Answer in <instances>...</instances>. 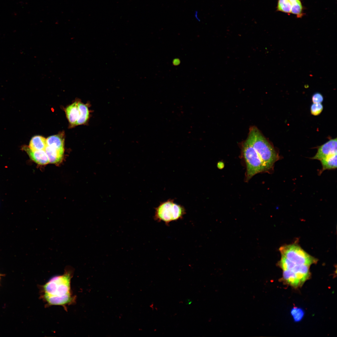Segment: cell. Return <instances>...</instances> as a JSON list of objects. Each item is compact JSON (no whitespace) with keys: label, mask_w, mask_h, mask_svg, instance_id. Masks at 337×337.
Returning a JSON list of instances; mask_svg holds the SVG:
<instances>
[{"label":"cell","mask_w":337,"mask_h":337,"mask_svg":"<svg viewBox=\"0 0 337 337\" xmlns=\"http://www.w3.org/2000/svg\"><path fill=\"white\" fill-rule=\"evenodd\" d=\"M198 10H196L194 12V17L195 19L199 22L200 21V20L199 18L198 17Z\"/></svg>","instance_id":"19"},{"label":"cell","mask_w":337,"mask_h":337,"mask_svg":"<svg viewBox=\"0 0 337 337\" xmlns=\"http://www.w3.org/2000/svg\"><path fill=\"white\" fill-rule=\"evenodd\" d=\"M242 155L246 166L245 179L247 182L256 174L265 172L263 164L257 153L246 140L242 145Z\"/></svg>","instance_id":"5"},{"label":"cell","mask_w":337,"mask_h":337,"mask_svg":"<svg viewBox=\"0 0 337 337\" xmlns=\"http://www.w3.org/2000/svg\"><path fill=\"white\" fill-rule=\"evenodd\" d=\"M79 111V116L76 125H81L86 123L90 116V111L88 106L81 102H78Z\"/></svg>","instance_id":"12"},{"label":"cell","mask_w":337,"mask_h":337,"mask_svg":"<svg viewBox=\"0 0 337 337\" xmlns=\"http://www.w3.org/2000/svg\"><path fill=\"white\" fill-rule=\"evenodd\" d=\"M291 314L295 322L300 321L303 318L304 312L301 309L298 307L293 308L291 311Z\"/></svg>","instance_id":"15"},{"label":"cell","mask_w":337,"mask_h":337,"mask_svg":"<svg viewBox=\"0 0 337 337\" xmlns=\"http://www.w3.org/2000/svg\"><path fill=\"white\" fill-rule=\"evenodd\" d=\"M45 150L48 157L49 163L56 164L62 160L64 149H58L47 146Z\"/></svg>","instance_id":"8"},{"label":"cell","mask_w":337,"mask_h":337,"mask_svg":"<svg viewBox=\"0 0 337 337\" xmlns=\"http://www.w3.org/2000/svg\"><path fill=\"white\" fill-rule=\"evenodd\" d=\"M323 109V106L321 103H313L310 108L311 114L316 116L319 115L322 112Z\"/></svg>","instance_id":"17"},{"label":"cell","mask_w":337,"mask_h":337,"mask_svg":"<svg viewBox=\"0 0 337 337\" xmlns=\"http://www.w3.org/2000/svg\"><path fill=\"white\" fill-rule=\"evenodd\" d=\"M312 101L313 103H321L323 100L322 95L319 93H316L312 96Z\"/></svg>","instance_id":"18"},{"label":"cell","mask_w":337,"mask_h":337,"mask_svg":"<svg viewBox=\"0 0 337 337\" xmlns=\"http://www.w3.org/2000/svg\"><path fill=\"white\" fill-rule=\"evenodd\" d=\"M320 161L322 171L335 169L337 168V154L329 155Z\"/></svg>","instance_id":"13"},{"label":"cell","mask_w":337,"mask_h":337,"mask_svg":"<svg viewBox=\"0 0 337 337\" xmlns=\"http://www.w3.org/2000/svg\"><path fill=\"white\" fill-rule=\"evenodd\" d=\"M277 11L291 13V4L289 0H278L276 7Z\"/></svg>","instance_id":"14"},{"label":"cell","mask_w":337,"mask_h":337,"mask_svg":"<svg viewBox=\"0 0 337 337\" xmlns=\"http://www.w3.org/2000/svg\"><path fill=\"white\" fill-rule=\"evenodd\" d=\"M65 112L70 124L71 125H76L79 116L78 102H75L69 105L66 109Z\"/></svg>","instance_id":"9"},{"label":"cell","mask_w":337,"mask_h":337,"mask_svg":"<svg viewBox=\"0 0 337 337\" xmlns=\"http://www.w3.org/2000/svg\"><path fill=\"white\" fill-rule=\"evenodd\" d=\"M22 149L27 153L30 159L37 164L45 165L49 163L48 159L45 150H33L27 145L23 146Z\"/></svg>","instance_id":"7"},{"label":"cell","mask_w":337,"mask_h":337,"mask_svg":"<svg viewBox=\"0 0 337 337\" xmlns=\"http://www.w3.org/2000/svg\"><path fill=\"white\" fill-rule=\"evenodd\" d=\"M279 250L281 257L278 265L282 270V279L294 288L301 286L309 279L310 268L317 259L295 244L283 246Z\"/></svg>","instance_id":"1"},{"label":"cell","mask_w":337,"mask_h":337,"mask_svg":"<svg viewBox=\"0 0 337 337\" xmlns=\"http://www.w3.org/2000/svg\"><path fill=\"white\" fill-rule=\"evenodd\" d=\"M180 63V61L178 59H175L173 61V64L174 65H178Z\"/></svg>","instance_id":"20"},{"label":"cell","mask_w":337,"mask_h":337,"mask_svg":"<svg viewBox=\"0 0 337 337\" xmlns=\"http://www.w3.org/2000/svg\"><path fill=\"white\" fill-rule=\"evenodd\" d=\"M3 276L2 274L0 273V281L1 279V277Z\"/></svg>","instance_id":"21"},{"label":"cell","mask_w":337,"mask_h":337,"mask_svg":"<svg viewBox=\"0 0 337 337\" xmlns=\"http://www.w3.org/2000/svg\"><path fill=\"white\" fill-rule=\"evenodd\" d=\"M246 140L257 153L263 164L265 172H270L273 170L275 163L280 158L273 145L255 126L250 128Z\"/></svg>","instance_id":"3"},{"label":"cell","mask_w":337,"mask_h":337,"mask_svg":"<svg viewBox=\"0 0 337 337\" xmlns=\"http://www.w3.org/2000/svg\"><path fill=\"white\" fill-rule=\"evenodd\" d=\"M47 146L46 139L39 135L33 137L31 139L29 147L33 150H45Z\"/></svg>","instance_id":"11"},{"label":"cell","mask_w":337,"mask_h":337,"mask_svg":"<svg viewBox=\"0 0 337 337\" xmlns=\"http://www.w3.org/2000/svg\"><path fill=\"white\" fill-rule=\"evenodd\" d=\"M186 213L184 207L175 203L173 199H169L160 203L155 208L154 218L168 225L172 222L182 219Z\"/></svg>","instance_id":"4"},{"label":"cell","mask_w":337,"mask_h":337,"mask_svg":"<svg viewBox=\"0 0 337 337\" xmlns=\"http://www.w3.org/2000/svg\"><path fill=\"white\" fill-rule=\"evenodd\" d=\"M74 271L72 267H66L63 274L55 276L40 286V297L47 306H61L66 310L67 305L75 302L71 286Z\"/></svg>","instance_id":"2"},{"label":"cell","mask_w":337,"mask_h":337,"mask_svg":"<svg viewBox=\"0 0 337 337\" xmlns=\"http://www.w3.org/2000/svg\"><path fill=\"white\" fill-rule=\"evenodd\" d=\"M46 141L47 146L58 149H64V139L62 134L50 136Z\"/></svg>","instance_id":"10"},{"label":"cell","mask_w":337,"mask_h":337,"mask_svg":"<svg viewBox=\"0 0 337 337\" xmlns=\"http://www.w3.org/2000/svg\"><path fill=\"white\" fill-rule=\"evenodd\" d=\"M336 138L330 139L320 146L315 155L311 159L320 160L332 154H337Z\"/></svg>","instance_id":"6"},{"label":"cell","mask_w":337,"mask_h":337,"mask_svg":"<svg viewBox=\"0 0 337 337\" xmlns=\"http://www.w3.org/2000/svg\"><path fill=\"white\" fill-rule=\"evenodd\" d=\"M291 13L296 15L297 18H301L304 15L302 3L291 6Z\"/></svg>","instance_id":"16"}]
</instances>
